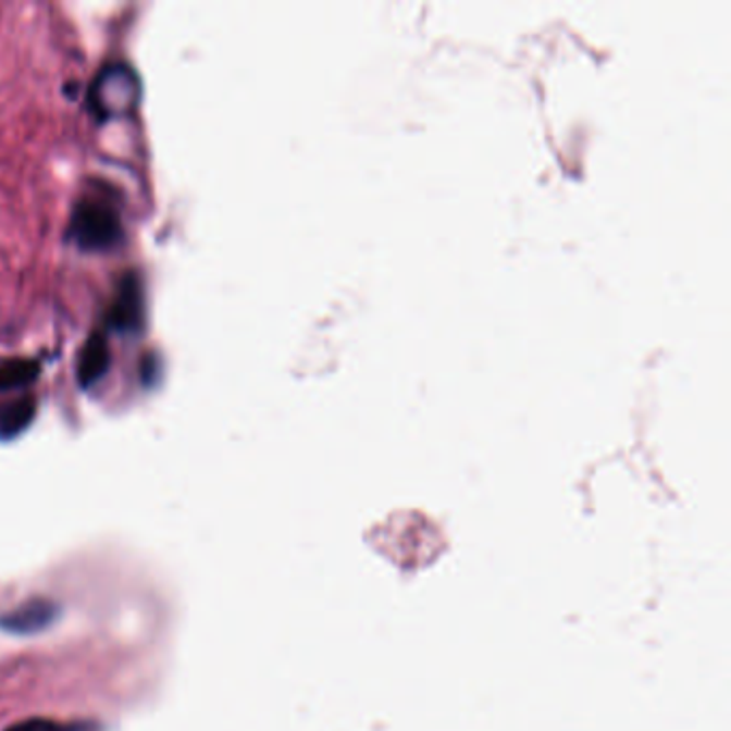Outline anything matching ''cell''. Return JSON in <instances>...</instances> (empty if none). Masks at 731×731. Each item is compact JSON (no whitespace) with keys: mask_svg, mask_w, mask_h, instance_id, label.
<instances>
[{"mask_svg":"<svg viewBox=\"0 0 731 731\" xmlns=\"http://www.w3.org/2000/svg\"><path fill=\"white\" fill-rule=\"evenodd\" d=\"M67 236L82 251L103 253L123 243L125 230L116 207L99 198H84L74 207Z\"/></svg>","mask_w":731,"mask_h":731,"instance_id":"1","label":"cell"},{"mask_svg":"<svg viewBox=\"0 0 731 731\" xmlns=\"http://www.w3.org/2000/svg\"><path fill=\"white\" fill-rule=\"evenodd\" d=\"M140 101V79L123 63L101 70L88 90V108L99 121L129 114Z\"/></svg>","mask_w":731,"mask_h":731,"instance_id":"2","label":"cell"},{"mask_svg":"<svg viewBox=\"0 0 731 731\" xmlns=\"http://www.w3.org/2000/svg\"><path fill=\"white\" fill-rule=\"evenodd\" d=\"M108 326L116 333H138L145 326V290L136 273H125L116 286L108 318Z\"/></svg>","mask_w":731,"mask_h":731,"instance_id":"3","label":"cell"},{"mask_svg":"<svg viewBox=\"0 0 731 731\" xmlns=\"http://www.w3.org/2000/svg\"><path fill=\"white\" fill-rule=\"evenodd\" d=\"M61 607L50 598H30L0 616V631L11 635H35L59 620Z\"/></svg>","mask_w":731,"mask_h":731,"instance_id":"4","label":"cell"},{"mask_svg":"<svg viewBox=\"0 0 731 731\" xmlns=\"http://www.w3.org/2000/svg\"><path fill=\"white\" fill-rule=\"evenodd\" d=\"M110 344L108 337L99 331H95L82 346L77 355V366H75V375L82 388L95 386L110 369Z\"/></svg>","mask_w":731,"mask_h":731,"instance_id":"5","label":"cell"},{"mask_svg":"<svg viewBox=\"0 0 731 731\" xmlns=\"http://www.w3.org/2000/svg\"><path fill=\"white\" fill-rule=\"evenodd\" d=\"M37 414V401L30 395H22L0 404V439L17 438Z\"/></svg>","mask_w":731,"mask_h":731,"instance_id":"6","label":"cell"},{"mask_svg":"<svg viewBox=\"0 0 731 731\" xmlns=\"http://www.w3.org/2000/svg\"><path fill=\"white\" fill-rule=\"evenodd\" d=\"M41 366L33 359H9L0 363V395L24 391L37 382Z\"/></svg>","mask_w":731,"mask_h":731,"instance_id":"7","label":"cell"},{"mask_svg":"<svg viewBox=\"0 0 731 731\" xmlns=\"http://www.w3.org/2000/svg\"><path fill=\"white\" fill-rule=\"evenodd\" d=\"M7 731H86L84 723H61L54 719H26Z\"/></svg>","mask_w":731,"mask_h":731,"instance_id":"8","label":"cell"}]
</instances>
